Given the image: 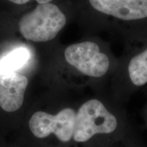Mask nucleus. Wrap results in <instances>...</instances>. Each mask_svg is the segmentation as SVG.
I'll list each match as a JSON object with an SVG mask.
<instances>
[{
    "label": "nucleus",
    "mask_w": 147,
    "mask_h": 147,
    "mask_svg": "<svg viewBox=\"0 0 147 147\" xmlns=\"http://www.w3.org/2000/svg\"><path fill=\"white\" fill-rule=\"evenodd\" d=\"M100 15L120 23L121 32L129 45L147 39V0H88Z\"/></svg>",
    "instance_id": "f257e3e1"
},
{
    "label": "nucleus",
    "mask_w": 147,
    "mask_h": 147,
    "mask_svg": "<svg viewBox=\"0 0 147 147\" xmlns=\"http://www.w3.org/2000/svg\"><path fill=\"white\" fill-rule=\"evenodd\" d=\"M65 23V16L56 5L43 3L22 16L18 29L26 40L44 42L54 39Z\"/></svg>",
    "instance_id": "f03ea898"
},
{
    "label": "nucleus",
    "mask_w": 147,
    "mask_h": 147,
    "mask_svg": "<svg viewBox=\"0 0 147 147\" xmlns=\"http://www.w3.org/2000/svg\"><path fill=\"white\" fill-rule=\"evenodd\" d=\"M118 125L117 117L101 101L92 99L85 102L76 114L74 139L84 142L99 134H110Z\"/></svg>",
    "instance_id": "7ed1b4c3"
},
{
    "label": "nucleus",
    "mask_w": 147,
    "mask_h": 147,
    "mask_svg": "<svg viewBox=\"0 0 147 147\" xmlns=\"http://www.w3.org/2000/svg\"><path fill=\"white\" fill-rule=\"evenodd\" d=\"M65 58L69 65L85 76L95 78L104 76L111 67V59L95 42L85 41L69 46Z\"/></svg>",
    "instance_id": "20e7f679"
},
{
    "label": "nucleus",
    "mask_w": 147,
    "mask_h": 147,
    "mask_svg": "<svg viewBox=\"0 0 147 147\" xmlns=\"http://www.w3.org/2000/svg\"><path fill=\"white\" fill-rule=\"evenodd\" d=\"M76 113L71 108H64L56 115L38 111L31 117L29 126L35 136L44 138L54 134L61 142H68L74 135Z\"/></svg>",
    "instance_id": "39448f33"
},
{
    "label": "nucleus",
    "mask_w": 147,
    "mask_h": 147,
    "mask_svg": "<svg viewBox=\"0 0 147 147\" xmlns=\"http://www.w3.org/2000/svg\"><path fill=\"white\" fill-rule=\"evenodd\" d=\"M123 80L129 88L138 89L147 84V39L131 45L121 68Z\"/></svg>",
    "instance_id": "423d86ee"
},
{
    "label": "nucleus",
    "mask_w": 147,
    "mask_h": 147,
    "mask_svg": "<svg viewBox=\"0 0 147 147\" xmlns=\"http://www.w3.org/2000/svg\"><path fill=\"white\" fill-rule=\"evenodd\" d=\"M27 84L23 75L0 71V106L4 111L12 113L21 107Z\"/></svg>",
    "instance_id": "0eeeda50"
},
{
    "label": "nucleus",
    "mask_w": 147,
    "mask_h": 147,
    "mask_svg": "<svg viewBox=\"0 0 147 147\" xmlns=\"http://www.w3.org/2000/svg\"><path fill=\"white\" fill-rule=\"evenodd\" d=\"M29 57V53L24 48L17 49L0 59V71L3 72L16 71L25 65Z\"/></svg>",
    "instance_id": "6e6552de"
},
{
    "label": "nucleus",
    "mask_w": 147,
    "mask_h": 147,
    "mask_svg": "<svg viewBox=\"0 0 147 147\" xmlns=\"http://www.w3.org/2000/svg\"><path fill=\"white\" fill-rule=\"evenodd\" d=\"M10 2L15 3V4H25V3H28L29 1H32V0H8ZM36 1L38 4H43V3H51L53 0H34Z\"/></svg>",
    "instance_id": "1a4fd4ad"
}]
</instances>
